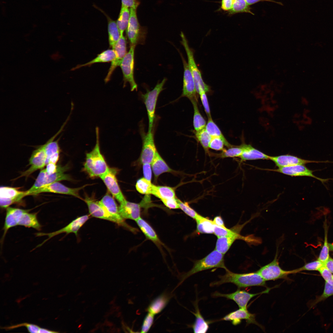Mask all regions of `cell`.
Returning a JSON list of instances; mask_svg holds the SVG:
<instances>
[{"instance_id":"7dc6e473","label":"cell","mask_w":333,"mask_h":333,"mask_svg":"<svg viewBox=\"0 0 333 333\" xmlns=\"http://www.w3.org/2000/svg\"><path fill=\"white\" fill-rule=\"evenodd\" d=\"M179 208L186 215L194 219L198 216L199 214L194 209L192 208L187 202H183L177 198Z\"/></svg>"},{"instance_id":"db71d44e","label":"cell","mask_w":333,"mask_h":333,"mask_svg":"<svg viewBox=\"0 0 333 333\" xmlns=\"http://www.w3.org/2000/svg\"><path fill=\"white\" fill-rule=\"evenodd\" d=\"M199 95L201 102L208 118L212 117L206 92L205 91L203 90L201 91L199 93Z\"/></svg>"},{"instance_id":"c3c4849f","label":"cell","mask_w":333,"mask_h":333,"mask_svg":"<svg viewBox=\"0 0 333 333\" xmlns=\"http://www.w3.org/2000/svg\"><path fill=\"white\" fill-rule=\"evenodd\" d=\"M226 146L225 142L222 138L218 137H212L209 145V148L216 151H223Z\"/></svg>"},{"instance_id":"4316f807","label":"cell","mask_w":333,"mask_h":333,"mask_svg":"<svg viewBox=\"0 0 333 333\" xmlns=\"http://www.w3.org/2000/svg\"><path fill=\"white\" fill-rule=\"evenodd\" d=\"M243 151L240 156V161L257 159H269V156L253 147L250 144H242Z\"/></svg>"},{"instance_id":"d6a6232c","label":"cell","mask_w":333,"mask_h":333,"mask_svg":"<svg viewBox=\"0 0 333 333\" xmlns=\"http://www.w3.org/2000/svg\"><path fill=\"white\" fill-rule=\"evenodd\" d=\"M115 53L114 49H107L98 54L95 58L92 60L85 64L78 65L72 69L74 70L96 63H105L112 61L115 58Z\"/></svg>"},{"instance_id":"f546056e","label":"cell","mask_w":333,"mask_h":333,"mask_svg":"<svg viewBox=\"0 0 333 333\" xmlns=\"http://www.w3.org/2000/svg\"><path fill=\"white\" fill-rule=\"evenodd\" d=\"M30 210H27L22 215L18 225L28 228H32L38 231H40L42 225L37 218V213L29 212Z\"/></svg>"},{"instance_id":"8fae6325","label":"cell","mask_w":333,"mask_h":333,"mask_svg":"<svg viewBox=\"0 0 333 333\" xmlns=\"http://www.w3.org/2000/svg\"><path fill=\"white\" fill-rule=\"evenodd\" d=\"M140 132L142 146L140 161L142 164L146 163L151 164L157 152L154 143L153 132L145 133L144 130H142Z\"/></svg>"},{"instance_id":"f35d334b","label":"cell","mask_w":333,"mask_h":333,"mask_svg":"<svg viewBox=\"0 0 333 333\" xmlns=\"http://www.w3.org/2000/svg\"><path fill=\"white\" fill-rule=\"evenodd\" d=\"M205 129L212 137H218L223 140L226 143V147L228 148L233 146L229 143L225 138L220 128L213 120L212 117L208 118V121Z\"/></svg>"},{"instance_id":"6f0895ef","label":"cell","mask_w":333,"mask_h":333,"mask_svg":"<svg viewBox=\"0 0 333 333\" xmlns=\"http://www.w3.org/2000/svg\"><path fill=\"white\" fill-rule=\"evenodd\" d=\"M234 0H221V8L225 11H229L232 9Z\"/></svg>"},{"instance_id":"30bf717a","label":"cell","mask_w":333,"mask_h":333,"mask_svg":"<svg viewBox=\"0 0 333 333\" xmlns=\"http://www.w3.org/2000/svg\"><path fill=\"white\" fill-rule=\"evenodd\" d=\"M237 232L233 235L217 237L215 249L224 254L227 252L233 243L236 240L240 239L252 244H259L261 241L258 238L252 235L244 236Z\"/></svg>"},{"instance_id":"11a10c76","label":"cell","mask_w":333,"mask_h":333,"mask_svg":"<svg viewBox=\"0 0 333 333\" xmlns=\"http://www.w3.org/2000/svg\"><path fill=\"white\" fill-rule=\"evenodd\" d=\"M163 204L170 209H176L179 208V204L177 200V198L161 200Z\"/></svg>"},{"instance_id":"8992f818","label":"cell","mask_w":333,"mask_h":333,"mask_svg":"<svg viewBox=\"0 0 333 333\" xmlns=\"http://www.w3.org/2000/svg\"><path fill=\"white\" fill-rule=\"evenodd\" d=\"M166 80V78H164L152 90H148L146 93L141 94V97L145 105L148 117V133L153 131L157 101L160 93L164 89L163 86Z\"/></svg>"},{"instance_id":"6125c7cd","label":"cell","mask_w":333,"mask_h":333,"mask_svg":"<svg viewBox=\"0 0 333 333\" xmlns=\"http://www.w3.org/2000/svg\"><path fill=\"white\" fill-rule=\"evenodd\" d=\"M247 3V4L249 5L250 6L258 2L261 1H268L269 2H272L274 3L279 4L280 5H282L283 4L281 2H277L273 0H245Z\"/></svg>"},{"instance_id":"3957f363","label":"cell","mask_w":333,"mask_h":333,"mask_svg":"<svg viewBox=\"0 0 333 333\" xmlns=\"http://www.w3.org/2000/svg\"><path fill=\"white\" fill-rule=\"evenodd\" d=\"M224 255L215 249L203 258L195 261L190 271L181 276L179 285L191 276L202 271L216 268L228 270L225 265Z\"/></svg>"},{"instance_id":"5b68a950","label":"cell","mask_w":333,"mask_h":333,"mask_svg":"<svg viewBox=\"0 0 333 333\" xmlns=\"http://www.w3.org/2000/svg\"><path fill=\"white\" fill-rule=\"evenodd\" d=\"M68 168L67 166H58L57 171L51 174H48L45 169L41 171L33 186L26 191L27 196L31 195L39 188L52 183L62 180H71L69 175L64 173Z\"/></svg>"},{"instance_id":"83f0119b","label":"cell","mask_w":333,"mask_h":333,"mask_svg":"<svg viewBox=\"0 0 333 333\" xmlns=\"http://www.w3.org/2000/svg\"><path fill=\"white\" fill-rule=\"evenodd\" d=\"M154 178L157 179L159 176L164 173H175L171 168L157 151L151 163Z\"/></svg>"},{"instance_id":"7c38bea8","label":"cell","mask_w":333,"mask_h":333,"mask_svg":"<svg viewBox=\"0 0 333 333\" xmlns=\"http://www.w3.org/2000/svg\"><path fill=\"white\" fill-rule=\"evenodd\" d=\"M104 209L109 215L115 218L118 222V224L123 226L132 232H135L136 229L127 224L121 216L119 207L114 197L107 193L98 201Z\"/></svg>"},{"instance_id":"cb8c5ba5","label":"cell","mask_w":333,"mask_h":333,"mask_svg":"<svg viewBox=\"0 0 333 333\" xmlns=\"http://www.w3.org/2000/svg\"><path fill=\"white\" fill-rule=\"evenodd\" d=\"M269 159L273 161L278 168L297 165H305L310 163L326 162L328 161H315L307 160L289 155H282L276 156H269Z\"/></svg>"},{"instance_id":"f907efd6","label":"cell","mask_w":333,"mask_h":333,"mask_svg":"<svg viewBox=\"0 0 333 333\" xmlns=\"http://www.w3.org/2000/svg\"><path fill=\"white\" fill-rule=\"evenodd\" d=\"M23 326L26 327L29 332L31 333H39V331L40 328L38 326L35 325L27 323H24L16 325L5 327H3L2 328L6 330H8Z\"/></svg>"},{"instance_id":"836d02e7","label":"cell","mask_w":333,"mask_h":333,"mask_svg":"<svg viewBox=\"0 0 333 333\" xmlns=\"http://www.w3.org/2000/svg\"><path fill=\"white\" fill-rule=\"evenodd\" d=\"M196 231L200 233H214V224L213 220L199 215L195 219Z\"/></svg>"},{"instance_id":"91938a15","label":"cell","mask_w":333,"mask_h":333,"mask_svg":"<svg viewBox=\"0 0 333 333\" xmlns=\"http://www.w3.org/2000/svg\"><path fill=\"white\" fill-rule=\"evenodd\" d=\"M45 170L48 174H51L56 172L58 169V166L56 164L49 162L46 165Z\"/></svg>"},{"instance_id":"bcb514c9","label":"cell","mask_w":333,"mask_h":333,"mask_svg":"<svg viewBox=\"0 0 333 333\" xmlns=\"http://www.w3.org/2000/svg\"><path fill=\"white\" fill-rule=\"evenodd\" d=\"M325 237L323 245L318 259L323 263H324L330 257L329 255L330 249L328 243L327 242V231L326 226H325Z\"/></svg>"},{"instance_id":"ab89813d","label":"cell","mask_w":333,"mask_h":333,"mask_svg":"<svg viewBox=\"0 0 333 333\" xmlns=\"http://www.w3.org/2000/svg\"><path fill=\"white\" fill-rule=\"evenodd\" d=\"M197 141L200 143L205 153L210 155L209 151V145L212 137L208 134L205 128L195 133Z\"/></svg>"},{"instance_id":"e7e4bbea","label":"cell","mask_w":333,"mask_h":333,"mask_svg":"<svg viewBox=\"0 0 333 333\" xmlns=\"http://www.w3.org/2000/svg\"><path fill=\"white\" fill-rule=\"evenodd\" d=\"M56 332H56V331H51V330H48V329H47L43 328H40V329L39 331V333H56Z\"/></svg>"},{"instance_id":"7bdbcfd3","label":"cell","mask_w":333,"mask_h":333,"mask_svg":"<svg viewBox=\"0 0 333 333\" xmlns=\"http://www.w3.org/2000/svg\"><path fill=\"white\" fill-rule=\"evenodd\" d=\"M154 184L144 177L138 179L136 184L137 190L140 193L146 195L152 194Z\"/></svg>"},{"instance_id":"603a6c76","label":"cell","mask_w":333,"mask_h":333,"mask_svg":"<svg viewBox=\"0 0 333 333\" xmlns=\"http://www.w3.org/2000/svg\"><path fill=\"white\" fill-rule=\"evenodd\" d=\"M243 319L246 320L247 324H254L260 327L255 320V314L249 312L247 308H239L228 314L221 320L230 321L233 325L236 326L240 324Z\"/></svg>"},{"instance_id":"e575fe53","label":"cell","mask_w":333,"mask_h":333,"mask_svg":"<svg viewBox=\"0 0 333 333\" xmlns=\"http://www.w3.org/2000/svg\"><path fill=\"white\" fill-rule=\"evenodd\" d=\"M152 195L161 200L176 198L173 188L166 186L154 185Z\"/></svg>"},{"instance_id":"2e32d148","label":"cell","mask_w":333,"mask_h":333,"mask_svg":"<svg viewBox=\"0 0 333 333\" xmlns=\"http://www.w3.org/2000/svg\"><path fill=\"white\" fill-rule=\"evenodd\" d=\"M117 172L116 169L109 168L108 171L100 178L112 195L120 204L126 199L118 185L116 177Z\"/></svg>"},{"instance_id":"03108f58","label":"cell","mask_w":333,"mask_h":333,"mask_svg":"<svg viewBox=\"0 0 333 333\" xmlns=\"http://www.w3.org/2000/svg\"><path fill=\"white\" fill-rule=\"evenodd\" d=\"M328 245L330 250L333 251V244L328 243Z\"/></svg>"},{"instance_id":"60d3db41","label":"cell","mask_w":333,"mask_h":333,"mask_svg":"<svg viewBox=\"0 0 333 333\" xmlns=\"http://www.w3.org/2000/svg\"><path fill=\"white\" fill-rule=\"evenodd\" d=\"M251 9V8L245 0H234L232 9L228 11L229 14L231 15L238 13H246L254 15Z\"/></svg>"},{"instance_id":"9c48e42d","label":"cell","mask_w":333,"mask_h":333,"mask_svg":"<svg viewBox=\"0 0 333 333\" xmlns=\"http://www.w3.org/2000/svg\"><path fill=\"white\" fill-rule=\"evenodd\" d=\"M89 219V215H83L76 218L66 226L56 231L49 233H37L35 234L36 236H47V238L41 244L38 245L36 248L41 246L48 240L61 233H65L68 234L73 233L76 236H77L79 229Z\"/></svg>"},{"instance_id":"94428289","label":"cell","mask_w":333,"mask_h":333,"mask_svg":"<svg viewBox=\"0 0 333 333\" xmlns=\"http://www.w3.org/2000/svg\"><path fill=\"white\" fill-rule=\"evenodd\" d=\"M213 221L214 224L218 226L223 228L226 227L222 217L220 216L215 217Z\"/></svg>"},{"instance_id":"ac0fdd59","label":"cell","mask_w":333,"mask_h":333,"mask_svg":"<svg viewBox=\"0 0 333 333\" xmlns=\"http://www.w3.org/2000/svg\"><path fill=\"white\" fill-rule=\"evenodd\" d=\"M46 156L43 144L33 151L29 160L30 166L22 173L19 177H27L35 171L42 169L46 165Z\"/></svg>"},{"instance_id":"f5cc1de1","label":"cell","mask_w":333,"mask_h":333,"mask_svg":"<svg viewBox=\"0 0 333 333\" xmlns=\"http://www.w3.org/2000/svg\"><path fill=\"white\" fill-rule=\"evenodd\" d=\"M318 271H319L325 282L331 285H333V274L324 265L321 267Z\"/></svg>"},{"instance_id":"484cf974","label":"cell","mask_w":333,"mask_h":333,"mask_svg":"<svg viewBox=\"0 0 333 333\" xmlns=\"http://www.w3.org/2000/svg\"><path fill=\"white\" fill-rule=\"evenodd\" d=\"M140 205L131 202L126 199L120 203L119 210L121 217L124 220L136 221L140 217Z\"/></svg>"},{"instance_id":"be15d7a7","label":"cell","mask_w":333,"mask_h":333,"mask_svg":"<svg viewBox=\"0 0 333 333\" xmlns=\"http://www.w3.org/2000/svg\"><path fill=\"white\" fill-rule=\"evenodd\" d=\"M325 266L333 274V258L329 257L327 260L324 263Z\"/></svg>"},{"instance_id":"d590c367","label":"cell","mask_w":333,"mask_h":333,"mask_svg":"<svg viewBox=\"0 0 333 333\" xmlns=\"http://www.w3.org/2000/svg\"><path fill=\"white\" fill-rule=\"evenodd\" d=\"M108 30L109 46L113 49L120 37V32L116 22L112 19H109Z\"/></svg>"},{"instance_id":"d6986e66","label":"cell","mask_w":333,"mask_h":333,"mask_svg":"<svg viewBox=\"0 0 333 333\" xmlns=\"http://www.w3.org/2000/svg\"><path fill=\"white\" fill-rule=\"evenodd\" d=\"M130 15L128 24L126 29L127 37L130 45H136L140 42L142 38V32L138 22L136 13V9L130 8Z\"/></svg>"},{"instance_id":"6da1fadb","label":"cell","mask_w":333,"mask_h":333,"mask_svg":"<svg viewBox=\"0 0 333 333\" xmlns=\"http://www.w3.org/2000/svg\"><path fill=\"white\" fill-rule=\"evenodd\" d=\"M219 280L211 283V286H218L222 284L231 283L239 288L253 286H265L266 281L256 271L244 273L232 272L228 270L224 275L219 277Z\"/></svg>"},{"instance_id":"680465c9","label":"cell","mask_w":333,"mask_h":333,"mask_svg":"<svg viewBox=\"0 0 333 333\" xmlns=\"http://www.w3.org/2000/svg\"><path fill=\"white\" fill-rule=\"evenodd\" d=\"M138 5L137 0H121V6L137 9Z\"/></svg>"},{"instance_id":"b9f144b4","label":"cell","mask_w":333,"mask_h":333,"mask_svg":"<svg viewBox=\"0 0 333 333\" xmlns=\"http://www.w3.org/2000/svg\"><path fill=\"white\" fill-rule=\"evenodd\" d=\"M243 151V147L241 144L239 146H233L227 149H225L220 154L215 155L213 154V155L221 158L240 157Z\"/></svg>"},{"instance_id":"816d5d0a","label":"cell","mask_w":333,"mask_h":333,"mask_svg":"<svg viewBox=\"0 0 333 333\" xmlns=\"http://www.w3.org/2000/svg\"><path fill=\"white\" fill-rule=\"evenodd\" d=\"M333 295V285L325 282L323 294L317 299L315 303L323 300Z\"/></svg>"},{"instance_id":"e0dca14e","label":"cell","mask_w":333,"mask_h":333,"mask_svg":"<svg viewBox=\"0 0 333 333\" xmlns=\"http://www.w3.org/2000/svg\"><path fill=\"white\" fill-rule=\"evenodd\" d=\"M86 186L85 185L79 187L71 188L66 187L58 182H56L39 188L31 195H35L42 193L50 192L71 195L82 199L79 193L80 190Z\"/></svg>"},{"instance_id":"4fadbf2b","label":"cell","mask_w":333,"mask_h":333,"mask_svg":"<svg viewBox=\"0 0 333 333\" xmlns=\"http://www.w3.org/2000/svg\"><path fill=\"white\" fill-rule=\"evenodd\" d=\"M27 196L26 191H21L17 188L2 187L0 188V205L1 208H6L13 204L20 203Z\"/></svg>"},{"instance_id":"8d00e7d4","label":"cell","mask_w":333,"mask_h":333,"mask_svg":"<svg viewBox=\"0 0 333 333\" xmlns=\"http://www.w3.org/2000/svg\"><path fill=\"white\" fill-rule=\"evenodd\" d=\"M130 9L126 6H121L116 23L120 32V35H123L126 29L130 18Z\"/></svg>"},{"instance_id":"4dcf8cb0","label":"cell","mask_w":333,"mask_h":333,"mask_svg":"<svg viewBox=\"0 0 333 333\" xmlns=\"http://www.w3.org/2000/svg\"><path fill=\"white\" fill-rule=\"evenodd\" d=\"M135 221L147 238L158 245L162 244L154 230L146 221L140 217Z\"/></svg>"},{"instance_id":"277c9868","label":"cell","mask_w":333,"mask_h":333,"mask_svg":"<svg viewBox=\"0 0 333 333\" xmlns=\"http://www.w3.org/2000/svg\"><path fill=\"white\" fill-rule=\"evenodd\" d=\"M180 35L181 38L180 42L187 54V63L194 80L197 92L198 94L199 92L203 90L206 92H209L210 87L203 80L201 72L195 63L193 50L190 47L187 40L183 33L181 32Z\"/></svg>"},{"instance_id":"9f6ffc18","label":"cell","mask_w":333,"mask_h":333,"mask_svg":"<svg viewBox=\"0 0 333 333\" xmlns=\"http://www.w3.org/2000/svg\"><path fill=\"white\" fill-rule=\"evenodd\" d=\"M142 168L144 177L147 180L151 181L152 171L151 164L148 163L142 164Z\"/></svg>"},{"instance_id":"ffe728a7","label":"cell","mask_w":333,"mask_h":333,"mask_svg":"<svg viewBox=\"0 0 333 333\" xmlns=\"http://www.w3.org/2000/svg\"><path fill=\"white\" fill-rule=\"evenodd\" d=\"M271 171L292 176H308L312 177L320 181L323 183L329 179H323L316 177L313 174V171L310 170L304 165H297L292 166L279 167Z\"/></svg>"},{"instance_id":"f1b7e54d","label":"cell","mask_w":333,"mask_h":333,"mask_svg":"<svg viewBox=\"0 0 333 333\" xmlns=\"http://www.w3.org/2000/svg\"><path fill=\"white\" fill-rule=\"evenodd\" d=\"M171 297L165 293L160 294L151 301L147 309V311L154 315L160 313L167 304Z\"/></svg>"},{"instance_id":"5bb4252c","label":"cell","mask_w":333,"mask_h":333,"mask_svg":"<svg viewBox=\"0 0 333 333\" xmlns=\"http://www.w3.org/2000/svg\"><path fill=\"white\" fill-rule=\"evenodd\" d=\"M183 68V76L182 93L181 97H186L191 101L198 100V94L194 80L187 61L180 54Z\"/></svg>"},{"instance_id":"ee69618b","label":"cell","mask_w":333,"mask_h":333,"mask_svg":"<svg viewBox=\"0 0 333 333\" xmlns=\"http://www.w3.org/2000/svg\"><path fill=\"white\" fill-rule=\"evenodd\" d=\"M248 222L242 225H240L235 227L233 229H229L218 226L214 224V233L218 237L230 236L240 232L245 225Z\"/></svg>"},{"instance_id":"9a60e30c","label":"cell","mask_w":333,"mask_h":333,"mask_svg":"<svg viewBox=\"0 0 333 333\" xmlns=\"http://www.w3.org/2000/svg\"><path fill=\"white\" fill-rule=\"evenodd\" d=\"M269 290V289H268L263 292L255 294L251 293L240 289L233 293L227 294L216 291L212 294V296L214 297H224L232 300L238 305L239 308H247V304L251 298L260 294L268 293Z\"/></svg>"},{"instance_id":"f6af8a7d","label":"cell","mask_w":333,"mask_h":333,"mask_svg":"<svg viewBox=\"0 0 333 333\" xmlns=\"http://www.w3.org/2000/svg\"><path fill=\"white\" fill-rule=\"evenodd\" d=\"M324 265V263L318 260L306 264L303 266L299 268L291 270V273H295L304 270H318L319 269Z\"/></svg>"},{"instance_id":"44dd1931","label":"cell","mask_w":333,"mask_h":333,"mask_svg":"<svg viewBox=\"0 0 333 333\" xmlns=\"http://www.w3.org/2000/svg\"><path fill=\"white\" fill-rule=\"evenodd\" d=\"M115 53V57L111 61L107 76L105 79L107 82L110 79L111 76L116 68L120 66L121 62L126 54V41L123 34L120 35V37L116 44L113 49Z\"/></svg>"},{"instance_id":"74e56055","label":"cell","mask_w":333,"mask_h":333,"mask_svg":"<svg viewBox=\"0 0 333 333\" xmlns=\"http://www.w3.org/2000/svg\"><path fill=\"white\" fill-rule=\"evenodd\" d=\"M197 100L191 101L194 108L193 125L195 130L197 131L205 128L206 121L200 113L197 105Z\"/></svg>"},{"instance_id":"681fc988","label":"cell","mask_w":333,"mask_h":333,"mask_svg":"<svg viewBox=\"0 0 333 333\" xmlns=\"http://www.w3.org/2000/svg\"><path fill=\"white\" fill-rule=\"evenodd\" d=\"M154 316V314L149 312L146 314L142 325L141 333H146L150 330L153 323Z\"/></svg>"},{"instance_id":"ba28073f","label":"cell","mask_w":333,"mask_h":333,"mask_svg":"<svg viewBox=\"0 0 333 333\" xmlns=\"http://www.w3.org/2000/svg\"><path fill=\"white\" fill-rule=\"evenodd\" d=\"M256 272L266 281L284 278L291 274V270H285L281 267L277 254L271 262L261 267Z\"/></svg>"},{"instance_id":"7a4b0ae2","label":"cell","mask_w":333,"mask_h":333,"mask_svg":"<svg viewBox=\"0 0 333 333\" xmlns=\"http://www.w3.org/2000/svg\"><path fill=\"white\" fill-rule=\"evenodd\" d=\"M96 142L93 150L86 154L84 169L91 178L99 177L106 173L109 167L101 153L99 141V129H96Z\"/></svg>"},{"instance_id":"7402d4cb","label":"cell","mask_w":333,"mask_h":333,"mask_svg":"<svg viewBox=\"0 0 333 333\" xmlns=\"http://www.w3.org/2000/svg\"><path fill=\"white\" fill-rule=\"evenodd\" d=\"M27 210L8 207L6 208L5 221L3 228V233L1 239L2 243L8 230L18 226L21 217Z\"/></svg>"},{"instance_id":"d4e9b609","label":"cell","mask_w":333,"mask_h":333,"mask_svg":"<svg viewBox=\"0 0 333 333\" xmlns=\"http://www.w3.org/2000/svg\"><path fill=\"white\" fill-rule=\"evenodd\" d=\"M84 200L87 205L90 214L92 216L109 221L118 224L116 220L104 209L98 201H96L87 196Z\"/></svg>"},{"instance_id":"52a82bcc","label":"cell","mask_w":333,"mask_h":333,"mask_svg":"<svg viewBox=\"0 0 333 333\" xmlns=\"http://www.w3.org/2000/svg\"><path fill=\"white\" fill-rule=\"evenodd\" d=\"M135 45H130L129 51L122 60L120 67L123 76L124 84L128 82L132 91L137 90V85L134 77Z\"/></svg>"},{"instance_id":"1f68e13d","label":"cell","mask_w":333,"mask_h":333,"mask_svg":"<svg viewBox=\"0 0 333 333\" xmlns=\"http://www.w3.org/2000/svg\"><path fill=\"white\" fill-rule=\"evenodd\" d=\"M195 303V312H192L195 317V322L192 325L193 331L196 333H206L209 329L208 323L201 314L197 303Z\"/></svg>"}]
</instances>
